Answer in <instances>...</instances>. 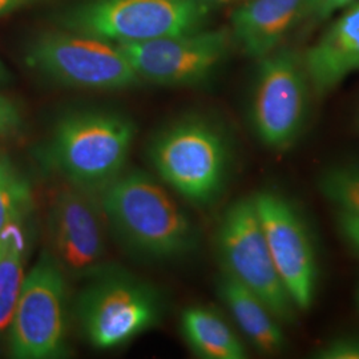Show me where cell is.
I'll list each match as a JSON object with an SVG mask.
<instances>
[{"label": "cell", "instance_id": "1", "mask_svg": "<svg viewBox=\"0 0 359 359\" xmlns=\"http://www.w3.org/2000/svg\"><path fill=\"white\" fill-rule=\"evenodd\" d=\"M100 203L107 222L136 253L175 258L194 246L196 231L191 219L142 172L120 175L102 192Z\"/></svg>", "mask_w": 359, "mask_h": 359}, {"label": "cell", "instance_id": "2", "mask_svg": "<svg viewBox=\"0 0 359 359\" xmlns=\"http://www.w3.org/2000/svg\"><path fill=\"white\" fill-rule=\"evenodd\" d=\"M135 133L128 118L111 112L65 116L53 129L43 161L69 185L102 193L121 175Z\"/></svg>", "mask_w": 359, "mask_h": 359}, {"label": "cell", "instance_id": "3", "mask_svg": "<svg viewBox=\"0 0 359 359\" xmlns=\"http://www.w3.org/2000/svg\"><path fill=\"white\" fill-rule=\"evenodd\" d=\"M204 0H92L65 18L71 31L114 44H135L200 29Z\"/></svg>", "mask_w": 359, "mask_h": 359}, {"label": "cell", "instance_id": "4", "mask_svg": "<svg viewBox=\"0 0 359 359\" xmlns=\"http://www.w3.org/2000/svg\"><path fill=\"white\" fill-rule=\"evenodd\" d=\"M149 154L160 177L193 204L213 203L225 187L229 145L206 121L191 118L172 126L157 136Z\"/></svg>", "mask_w": 359, "mask_h": 359}, {"label": "cell", "instance_id": "5", "mask_svg": "<svg viewBox=\"0 0 359 359\" xmlns=\"http://www.w3.org/2000/svg\"><path fill=\"white\" fill-rule=\"evenodd\" d=\"M92 280L76 304L77 320L92 346H123L161 320L163 299L151 285L104 270Z\"/></svg>", "mask_w": 359, "mask_h": 359}, {"label": "cell", "instance_id": "6", "mask_svg": "<svg viewBox=\"0 0 359 359\" xmlns=\"http://www.w3.org/2000/svg\"><path fill=\"white\" fill-rule=\"evenodd\" d=\"M216 241L224 273L258 295L283 323L294 322L298 309L270 255L253 196L226 209Z\"/></svg>", "mask_w": 359, "mask_h": 359}, {"label": "cell", "instance_id": "7", "mask_svg": "<svg viewBox=\"0 0 359 359\" xmlns=\"http://www.w3.org/2000/svg\"><path fill=\"white\" fill-rule=\"evenodd\" d=\"M8 330L15 358H59L67 353L65 276L51 253L27 274Z\"/></svg>", "mask_w": 359, "mask_h": 359}, {"label": "cell", "instance_id": "8", "mask_svg": "<svg viewBox=\"0 0 359 359\" xmlns=\"http://www.w3.org/2000/svg\"><path fill=\"white\" fill-rule=\"evenodd\" d=\"M27 63L44 76L83 90H124L140 80L117 44L74 31L40 36Z\"/></svg>", "mask_w": 359, "mask_h": 359}, {"label": "cell", "instance_id": "9", "mask_svg": "<svg viewBox=\"0 0 359 359\" xmlns=\"http://www.w3.org/2000/svg\"><path fill=\"white\" fill-rule=\"evenodd\" d=\"M252 121L257 136L276 151L294 144L305 127L309 109L308 74L302 57L277 48L259 59Z\"/></svg>", "mask_w": 359, "mask_h": 359}, {"label": "cell", "instance_id": "10", "mask_svg": "<svg viewBox=\"0 0 359 359\" xmlns=\"http://www.w3.org/2000/svg\"><path fill=\"white\" fill-rule=\"evenodd\" d=\"M270 255L295 308L308 310L318 283V262L302 215L283 194L261 191L253 196Z\"/></svg>", "mask_w": 359, "mask_h": 359}, {"label": "cell", "instance_id": "11", "mask_svg": "<svg viewBox=\"0 0 359 359\" xmlns=\"http://www.w3.org/2000/svg\"><path fill=\"white\" fill-rule=\"evenodd\" d=\"M95 194L65 187L55 193L48 212L52 257L75 277H93L104 268L107 219Z\"/></svg>", "mask_w": 359, "mask_h": 359}, {"label": "cell", "instance_id": "12", "mask_svg": "<svg viewBox=\"0 0 359 359\" xmlns=\"http://www.w3.org/2000/svg\"><path fill=\"white\" fill-rule=\"evenodd\" d=\"M137 76L163 86L197 84L224 60L225 31H193L135 44H117Z\"/></svg>", "mask_w": 359, "mask_h": 359}, {"label": "cell", "instance_id": "13", "mask_svg": "<svg viewBox=\"0 0 359 359\" xmlns=\"http://www.w3.org/2000/svg\"><path fill=\"white\" fill-rule=\"evenodd\" d=\"M338 13L339 16L302 59L311 90L321 96L359 72V0Z\"/></svg>", "mask_w": 359, "mask_h": 359}, {"label": "cell", "instance_id": "14", "mask_svg": "<svg viewBox=\"0 0 359 359\" xmlns=\"http://www.w3.org/2000/svg\"><path fill=\"white\" fill-rule=\"evenodd\" d=\"M311 0H249L231 16L233 38L246 55L262 59L304 20Z\"/></svg>", "mask_w": 359, "mask_h": 359}, {"label": "cell", "instance_id": "15", "mask_svg": "<svg viewBox=\"0 0 359 359\" xmlns=\"http://www.w3.org/2000/svg\"><path fill=\"white\" fill-rule=\"evenodd\" d=\"M218 293L256 350L270 355L283 351L286 346L283 322L258 295L225 273L218 281Z\"/></svg>", "mask_w": 359, "mask_h": 359}, {"label": "cell", "instance_id": "16", "mask_svg": "<svg viewBox=\"0 0 359 359\" xmlns=\"http://www.w3.org/2000/svg\"><path fill=\"white\" fill-rule=\"evenodd\" d=\"M181 332L188 346L201 358H246L244 344L213 309H185L181 316Z\"/></svg>", "mask_w": 359, "mask_h": 359}, {"label": "cell", "instance_id": "17", "mask_svg": "<svg viewBox=\"0 0 359 359\" xmlns=\"http://www.w3.org/2000/svg\"><path fill=\"white\" fill-rule=\"evenodd\" d=\"M26 221L13 224L0 237V333L8 329L25 283L28 236Z\"/></svg>", "mask_w": 359, "mask_h": 359}, {"label": "cell", "instance_id": "18", "mask_svg": "<svg viewBox=\"0 0 359 359\" xmlns=\"http://www.w3.org/2000/svg\"><path fill=\"white\" fill-rule=\"evenodd\" d=\"M34 206L29 181L0 151V237L13 224L26 221Z\"/></svg>", "mask_w": 359, "mask_h": 359}, {"label": "cell", "instance_id": "19", "mask_svg": "<svg viewBox=\"0 0 359 359\" xmlns=\"http://www.w3.org/2000/svg\"><path fill=\"white\" fill-rule=\"evenodd\" d=\"M322 196L344 213L359 219V163L337 164L323 170L318 179Z\"/></svg>", "mask_w": 359, "mask_h": 359}, {"label": "cell", "instance_id": "20", "mask_svg": "<svg viewBox=\"0 0 359 359\" xmlns=\"http://www.w3.org/2000/svg\"><path fill=\"white\" fill-rule=\"evenodd\" d=\"M317 359H359V337H337L314 351Z\"/></svg>", "mask_w": 359, "mask_h": 359}, {"label": "cell", "instance_id": "21", "mask_svg": "<svg viewBox=\"0 0 359 359\" xmlns=\"http://www.w3.org/2000/svg\"><path fill=\"white\" fill-rule=\"evenodd\" d=\"M22 128V116L18 107L0 95V137L15 136Z\"/></svg>", "mask_w": 359, "mask_h": 359}, {"label": "cell", "instance_id": "22", "mask_svg": "<svg viewBox=\"0 0 359 359\" xmlns=\"http://www.w3.org/2000/svg\"><path fill=\"white\" fill-rule=\"evenodd\" d=\"M354 0H311L304 19L310 23H321L333 13L341 11L348 3Z\"/></svg>", "mask_w": 359, "mask_h": 359}, {"label": "cell", "instance_id": "23", "mask_svg": "<svg viewBox=\"0 0 359 359\" xmlns=\"http://www.w3.org/2000/svg\"><path fill=\"white\" fill-rule=\"evenodd\" d=\"M337 226L341 236L347 245L359 256V219L347 216L344 213H337Z\"/></svg>", "mask_w": 359, "mask_h": 359}, {"label": "cell", "instance_id": "24", "mask_svg": "<svg viewBox=\"0 0 359 359\" xmlns=\"http://www.w3.org/2000/svg\"><path fill=\"white\" fill-rule=\"evenodd\" d=\"M35 1L36 0H0V16L18 11Z\"/></svg>", "mask_w": 359, "mask_h": 359}, {"label": "cell", "instance_id": "25", "mask_svg": "<svg viewBox=\"0 0 359 359\" xmlns=\"http://www.w3.org/2000/svg\"><path fill=\"white\" fill-rule=\"evenodd\" d=\"M8 80V72L6 69V67L0 62V84L6 83Z\"/></svg>", "mask_w": 359, "mask_h": 359}, {"label": "cell", "instance_id": "26", "mask_svg": "<svg viewBox=\"0 0 359 359\" xmlns=\"http://www.w3.org/2000/svg\"><path fill=\"white\" fill-rule=\"evenodd\" d=\"M355 302H357V306H358L359 310V285L357 290H355Z\"/></svg>", "mask_w": 359, "mask_h": 359}]
</instances>
